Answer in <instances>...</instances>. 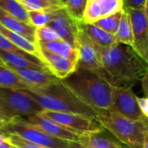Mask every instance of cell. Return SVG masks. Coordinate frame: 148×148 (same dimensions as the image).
<instances>
[{"label":"cell","instance_id":"6da1fadb","mask_svg":"<svg viewBox=\"0 0 148 148\" xmlns=\"http://www.w3.org/2000/svg\"><path fill=\"white\" fill-rule=\"evenodd\" d=\"M96 49L101 62L97 73L113 87L134 86L148 74L147 62L131 46L117 43L109 48L96 46Z\"/></svg>","mask_w":148,"mask_h":148},{"label":"cell","instance_id":"7a4b0ae2","mask_svg":"<svg viewBox=\"0 0 148 148\" xmlns=\"http://www.w3.org/2000/svg\"><path fill=\"white\" fill-rule=\"evenodd\" d=\"M62 82L85 104L95 111L108 110L112 101L111 86L99 73L80 68Z\"/></svg>","mask_w":148,"mask_h":148},{"label":"cell","instance_id":"3957f363","mask_svg":"<svg viewBox=\"0 0 148 148\" xmlns=\"http://www.w3.org/2000/svg\"><path fill=\"white\" fill-rule=\"evenodd\" d=\"M43 110L75 113L95 121L97 111L82 101L63 82L58 80L44 87L25 90Z\"/></svg>","mask_w":148,"mask_h":148},{"label":"cell","instance_id":"277c9868","mask_svg":"<svg viewBox=\"0 0 148 148\" xmlns=\"http://www.w3.org/2000/svg\"><path fill=\"white\" fill-rule=\"evenodd\" d=\"M95 121L128 148H143L148 140L147 121H134L108 110L97 111Z\"/></svg>","mask_w":148,"mask_h":148},{"label":"cell","instance_id":"5b68a950","mask_svg":"<svg viewBox=\"0 0 148 148\" xmlns=\"http://www.w3.org/2000/svg\"><path fill=\"white\" fill-rule=\"evenodd\" d=\"M43 109L25 90L0 88V112L7 121L27 118Z\"/></svg>","mask_w":148,"mask_h":148},{"label":"cell","instance_id":"8992f818","mask_svg":"<svg viewBox=\"0 0 148 148\" xmlns=\"http://www.w3.org/2000/svg\"><path fill=\"white\" fill-rule=\"evenodd\" d=\"M0 132L4 134L17 135L28 142L46 148H66L69 142L47 134L22 118H14L3 123L0 126Z\"/></svg>","mask_w":148,"mask_h":148},{"label":"cell","instance_id":"52a82bcc","mask_svg":"<svg viewBox=\"0 0 148 148\" xmlns=\"http://www.w3.org/2000/svg\"><path fill=\"white\" fill-rule=\"evenodd\" d=\"M41 114L79 136L86 134L100 132L103 129L96 121L82 114L50 110H42Z\"/></svg>","mask_w":148,"mask_h":148},{"label":"cell","instance_id":"ba28073f","mask_svg":"<svg viewBox=\"0 0 148 148\" xmlns=\"http://www.w3.org/2000/svg\"><path fill=\"white\" fill-rule=\"evenodd\" d=\"M126 10V9H125ZM133 32V49L148 63V1L142 9L126 10Z\"/></svg>","mask_w":148,"mask_h":148},{"label":"cell","instance_id":"9c48e42d","mask_svg":"<svg viewBox=\"0 0 148 148\" xmlns=\"http://www.w3.org/2000/svg\"><path fill=\"white\" fill-rule=\"evenodd\" d=\"M134 86L113 87L111 105L108 111L119 114L134 121H147L140 110L136 95L133 91Z\"/></svg>","mask_w":148,"mask_h":148},{"label":"cell","instance_id":"30bf717a","mask_svg":"<svg viewBox=\"0 0 148 148\" xmlns=\"http://www.w3.org/2000/svg\"><path fill=\"white\" fill-rule=\"evenodd\" d=\"M75 49L77 51L76 68L99 72L101 69V62L96 46L83 32L80 23L75 40Z\"/></svg>","mask_w":148,"mask_h":148},{"label":"cell","instance_id":"8fae6325","mask_svg":"<svg viewBox=\"0 0 148 148\" xmlns=\"http://www.w3.org/2000/svg\"><path fill=\"white\" fill-rule=\"evenodd\" d=\"M80 23L74 20L67 13L65 9L62 7L52 12V17L48 26L55 30L61 39L68 42L75 48V40Z\"/></svg>","mask_w":148,"mask_h":148},{"label":"cell","instance_id":"7c38bea8","mask_svg":"<svg viewBox=\"0 0 148 148\" xmlns=\"http://www.w3.org/2000/svg\"><path fill=\"white\" fill-rule=\"evenodd\" d=\"M38 47L39 56L47 69L59 80H64L71 75L77 67V62L65 58L62 56Z\"/></svg>","mask_w":148,"mask_h":148},{"label":"cell","instance_id":"4fadbf2b","mask_svg":"<svg viewBox=\"0 0 148 148\" xmlns=\"http://www.w3.org/2000/svg\"><path fill=\"white\" fill-rule=\"evenodd\" d=\"M123 8L122 0H88L83 13V23H93Z\"/></svg>","mask_w":148,"mask_h":148},{"label":"cell","instance_id":"5bb4252c","mask_svg":"<svg viewBox=\"0 0 148 148\" xmlns=\"http://www.w3.org/2000/svg\"><path fill=\"white\" fill-rule=\"evenodd\" d=\"M29 123L36 126L47 134L66 141H76L79 140L80 136L75 133H72L57 123L52 121L47 117L43 116L41 113L24 118Z\"/></svg>","mask_w":148,"mask_h":148},{"label":"cell","instance_id":"9a60e30c","mask_svg":"<svg viewBox=\"0 0 148 148\" xmlns=\"http://www.w3.org/2000/svg\"><path fill=\"white\" fill-rule=\"evenodd\" d=\"M12 70L15 71L24 82L29 84L31 89L47 87L59 80L48 70L33 69H15Z\"/></svg>","mask_w":148,"mask_h":148},{"label":"cell","instance_id":"2e32d148","mask_svg":"<svg viewBox=\"0 0 148 148\" xmlns=\"http://www.w3.org/2000/svg\"><path fill=\"white\" fill-rule=\"evenodd\" d=\"M0 24L3 26L5 29L20 34L30 42H36V28L32 26L30 23H25L8 13L3 11L2 9H0Z\"/></svg>","mask_w":148,"mask_h":148},{"label":"cell","instance_id":"e0dca14e","mask_svg":"<svg viewBox=\"0 0 148 148\" xmlns=\"http://www.w3.org/2000/svg\"><path fill=\"white\" fill-rule=\"evenodd\" d=\"M0 59L3 62L4 66L10 69H41V70H48L44 64L40 61L31 60L23 56L5 51L0 49ZM49 71V70H48Z\"/></svg>","mask_w":148,"mask_h":148},{"label":"cell","instance_id":"ac0fdd59","mask_svg":"<svg viewBox=\"0 0 148 148\" xmlns=\"http://www.w3.org/2000/svg\"><path fill=\"white\" fill-rule=\"evenodd\" d=\"M80 26L86 36L98 47L109 48L118 43L114 34H111L93 23H85L82 22L80 23Z\"/></svg>","mask_w":148,"mask_h":148},{"label":"cell","instance_id":"d6986e66","mask_svg":"<svg viewBox=\"0 0 148 148\" xmlns=\"http://www.w3.org/2000/svg\"><path fill=\"white\" fill-rule=\"evenodd\" d=\"M79 141L87 148H123L119 142L105 134L104 129L81 135Z\"/></svg>","mask_w":148,"mask_h":148},{"label":"cell","instance_id":"ffe728a7","mask_svg":"<svg viewBox=\"0 0 148 148\" xmlns=\"http://www.w3.org/2000/svg\"><path fill=\"white\" fill-rule=\"evenodd\" d=\"M0 34L2 36H3L5 38H7L11 43H13L18 49H22L23 51H24V52H26V53H28V54H29V55H31V56H35L40 60L37 44L30 42L29 40H28L27 38H25L24 36H23L20 34L12 32V31L5 29L1 24H0Z\"/></svg>","mask_w":148,"mask_h":148},{"label":"cell","instance_id":"44dd1931","mask_svg":"<svg viewBox=\"0 0 148 148\" xmlns=\"http://www.w3.org/2000/svg\"><path fill=\"white\" fill-rule=\"evenodd\" d=\"M0 88L23 90L31 89L29 84L24 82L15 71L5 66H0Z\"/></svg>","mask_w":148,"mask_h":148},{"label":"cell","instance_id":"7402d4cb","mask_svg":"<svg viewBox=\"0 0 148 148\" xmlns=\"http://www.w3.org/2000/svg\"><path fill=\"white\" fill-rule=\"evenodd\" d=\"M39 47H42L49 51H51L55 54L62 56L65 58L70 59L72 61L77 62V51L76 49L72 46L68 42L59 38L57 40L48 42H42L37 43Z\"/></svg>","mask_w":148,"mask_h":148},{"label":"cell","instance_id":"603a6c76","mask_svg":"<svg viewBox=\"0 0 148 148\" xmlns=\"http://www.w3.org/2000/svg\"><path fill=\"white\" fill-rule=\"evenodd\" d=\"M118 43H122L125 45H133V32L130 23V18L127 11L123 8V12L121 18L120 20L119 25L115 33L114 34Z\"/></svg>","mask_w":148,"mask_h":148},{"label":"cell","instance_id":"cb8c5ba5","mask_svg":"<svg viewBox=\"0 0 148 148\" xmlns=\"http://www.w3.org/2000/svg\"><path fill=\"white\" fill-rule=\"evenodd\" d=\"M0 9L6 13L29 23L28 10L18 0H0Z\"/></svg>","mask_w":148,"mask_h":148},{"label":"cell","instance_id":"d4e9b609","mask_svg":"<svg viewBox=\"0 0 148 148\" xmlns=\"http://www.w3.org/2000/svg\"><path fill=\"white\" fill-rule=\"evenodd\" d=\"M25 9L29 10H49L53 11L63 7L59 0H18Z\"/></svg>","mask_w":148,"mask_h":148},{"label":"cell","instance_id":"484cf974","mask_svg":"<svg viewBox=\"0 0 148 148\" xmlns=\"http://www.w3.org/2000/svg\"><path fill=\"white\" fill-rule=\"evenodd\" d=\"M122 12H123V8L115 13H113L111 15H108L102 18L98 19L97 21L94 22L93 24L111 34H114L119 25L120 20L121 18Z\"/></svg>","mask_w":148,"mask_h":148},{"label":"cell","instance_id":"4316f807","mask_svg":"<svg viewBox=\"0 0 148 148\" xmlns=\"http://www.w3.org/2000/svg\"><path fill=\"white\" fill-rule=\"evenodd\" d=\"M88 0H66L63 8L76 22H83V13Z\"/></svg>","mask_w":148,"mask_h":148},{"label":"cell","instance_id":"83f0119b","mask_svg":"<svg viewBox=\"0 0 148 148\" xmlns=\"http://www.w3.org/2000/svg\"><path fill=\"white\" fill-rule=\"evenodd\" d=\"M54 11V10H53ZM49 10H29L28 11L29 23L35 28L48 25L52 17V12Z\"/></svg>","mask_w":148,"mask_h":148},{"label":"cell","instance_id":"f1b7e54d","mask_svg":"<svg viewBox=\"0 0 148 148\" xmlns=\"http://www.w3.org/2000/svg\"><path fill=\"white\" fill-rule=\"evenodd\" d=\"M35 36H36V44L42 43V42H52V41H55V40H57L60 38L58 36V35L55 32V30H53L48 25L36 28Z\"/></svg>","mask_w":148,"mask_h":148},{"label":"cell","instance_id":"f546056e","mask_svg":"<svg viewBox=\"0 0 148 148\" xmlns=\"http://www.w3.org/2000/svg\"><path fill=\"white\" fill-rule=\"evenodd\" d=\"M0 49H3V50H5V51H10V52H13V53H16V54H18V55H21V56H23L27 58H29L31 60H35V61H40L38 58L23 51L22 49H18L16 46H15L13 43H11L7 38H5L3 36H2L0 34ZM41 62V61H40Z\"/></svg>","mask_w":148,"mask_h":148},{"label":"cell","instance_id":"4dcf8cb0","mask_svg":"<svg viewBox=\"0 0 148 148\" xmlns=\"http://www.w3.org/2000/svg\"><path fill=\"white\" fill-rule=\"evenodd\" d=\"M8 137V140L10 141V143L13 145L14 148H46L41 146H37L35 144H32L30 142H28L17 135L14 134H6Z\"/></svg>","mask_w":148,"mask_h":148},{"label":"cell","instance_id":"1f68e13d","mask_svg":"<svg viewBox=\"0 0 148 148\" xmlns=\"http://www.w3.org/2000/svg\"><path fill=\"white\" fill-rule=\"evenodd\" d=\"M148 0H122L123 8L126 10L129 9H142L144 4Z\"/></svg>","mask_w":148,"mask_h":148},{"label":"cell","instance_id":"d6a6232c","mask_svg":"<svg viewBox=\"0 0 148 148\" xmlns=\"http://www.w3.org/2000/svg\"><path fill=\"white\" fill-rule=\"evenodd\" d=\"M136 100L140 110L141 111V113L145 117L148 118V98L146 96L143 97L136 96Z\"/></svg>","mask_w":148,"mask_h":148},{"label":"cell","instance_id":"836d02e7","mask_svg":"<svg viewBox=\"0 0 148 148\" xmlns=\"http://www.w3.org/2000/svg\"><path fill=\"white\" fill-rule=\"evenodd\" d=\"M147 74L146 75L143 76V78L140 81L141 82V87H142V89L144 91V94H145V96L147 97V93H148V78H147Z\"/></svg>","mask_w":148,"mask_h":148},{"label":"cell","instance_id":"e575fe53","mask_svg":"<svg viewBox=\"0 0 148 148\" xmlns=\"http://www.w3.org/2000/svg\"><path fill=\"white\" fill-rule=\"evenodd\" d=\"M66 148H87L83 144H82L79 140L76 141H69Z\"/></svg>","mask_w":148,"mask_h":148},{"label":"cell","instance_id":"d590c367","mask_svg":"<svg viewBox=\"0 0 148 148\" xmlns=\"http://www.w3.org/2000/svg\"><path fill=\"white\" fill-rule=\"evenodd\" d=\"M0 148H14L13 145L10 143V141L7 139L3 142L0 143Z\"/></svg>","mask_w":148,"mask_h":148},{"label":"cell","instance_id":"8d00e7d4","mask_svg":"<svg viewBox=\"0 0 148 148\" xmlns=\"http://www.w3.org/2000/svg\"><path fill=\"white\" fill-rule=\"evenodd\" d=\"M7 139H8L7 135H6V134H3L2 132H0V143L3 142V141H4V140H6Z\"/></svg>","mask_w":148,"mask_h":148},{"label":"cell","instance_id":"74e56055","mask_svg":"<svg viewBox=\"0 0 148 148\" xmlns=\"http://www.w3.org/2000/svg\"><path fill=\"white\" fill-rule=\"evenodd\" d=\"M7 121V119L2 114V113L0 112V123L1 124H3V123H4V122H6Z\"/></svg>","mask_w":148,"mask_h":148},{"label":"cell","instance_id":"f35d334b","mask_svg":"<svg viewBox=\"0 0 148 148\" xmlns=\"http://www.w3.org/2000/svg\"><path fill=\"white\" fill-rule=\"evenodd\" d=\"M0 66H4V64H3V62H2V60L0 59Z\"/></svg>","mask_w":148,"mask_h":148},{"label":"cell","instance_id":"ab89813d","mask_svg":"<svg viewBox=\"0 0 148 148\" xmlns=\"http://www.w3.org/2000/svg\"><path fill=\"white\" fill-rule=\"evenodd\" d=\"M59 1H60L62 4H64V3H65V1H66V0H59Z\"/></svg>","mask_w":148,"mask_h":148},{"label":"cell","instance_id":"60d3db41","mask_svg":"<svg viewBox=\"0 0 148 148\" xmlns=\"http://www.w3.org/2000/svg\"><path fill=\"white\" fill-rule=\"evenodd\" d=\"M1 125H2V124H1V123H0V126H1Z\"/></svg>","mask_w":148,"mask_h":148}]
</instances>
